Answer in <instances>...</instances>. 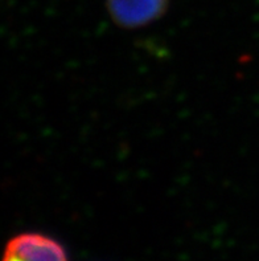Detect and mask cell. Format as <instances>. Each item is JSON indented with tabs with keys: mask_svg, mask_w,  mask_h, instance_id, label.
<instances>
[{
	"mask_svg": "<svg viewBox=\"0 0 259 261\" xmlns=\"http://www.w3.org/2000/svg\"><path fill=\"white\" fill-rule=\"evenodd\" d=\"M3 261H68L61 243L43 233L24 232L8 240Z\"/></svg>",
	"mask_w": 259,
	"mask_h": 261,
	"instance_id": "obj_1",
	"label": "cell"
},
{
	"mask_svg": "<svg viewBox=\"0 0 259 261\" xmlns=\"http://www.w3.org/2000/svg\"><path fill=\"white\" fill-rule=\"evenodd\" d=\"M169 0H106L111 20L121 28L135 30L160 19Z\"/></svg>",
	"mask_w": 259,
	"mask_h": 261,
	"instance_id": "obj_2",
	"label": "cell"
}]
</instances>
